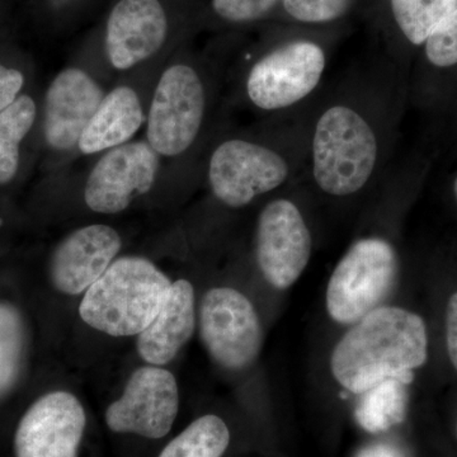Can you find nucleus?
<instances>
[{
	"label": "nucleus",
	"instance_id": "obj_17",
	"mask_svg": "<svg viewBox=\"0 0 457 457\" xmlns=\"http://www.w3.org/2000/svg\"><path fill=\"white\" fill-rule=\"evenodd\" d=\"M145 122L139 96L130 87H117L104 96L93 114L78 147L83 154H97L123 144Z\"/></svg>",
	"mask_w": 457,
	"mask_h": 457
},
{
	"label": "nucleus",
	"instance_id": "obj_2",
	"mask_svg": "<svg viewBox=\"0 0 457 457\" xmlns=\"http://www.w3.org/2000/svg\"><path fill=\"white\" fill-rule=\"evenodd\" d=\"M170 279L152 261L116 258L83 295L79 315L87 326L111 337L139 336L167 299Z\"/></svg>",
	"mask_w": 457,
	"mask_h": 457
},
{
	"label": "nucleus",
	"instance_id": "obj_7",
	"mask_svg": "<svg viewBox=\"0 0 457 457\" xmlns=\"http://www.w3.org/2000/svg\"><path fill=\"white\" fill-rule=\"evenodd\" d=\"M288 165L269 147L246 140H228L216 147L209 164L210 186L215 197L240 209L255 197L284 185Z\"/></svg>",
	"mask_w": 457,
	"mask_h": 457
},
{
	"label": "nucleus",
	"instance_id": "obj_9",
	"mask_svg": "<svg viewBox=\"0 0 457 457\" xmlns=\"http://www.w3.org/2000/svg\"><path fill=\"white\" fill-rule=\"evenodd\" d=\"M179 389L170 371L159 366L135 370L122 395L107 408L106 425L114 433L163 438L179 416Z\"/></svg>",
	"mask_w": 457,
	"mask_h": 457
},
{
	"label": "nucleus",
	"instance_id": "obj_22",
	"mask_svg": "<svg viewBox=\"0 0 457 457\" xmlns=\"http://www.w3.org/2000/svg\"><path fill=\"white\" fill-rule=\"evenodd\" d=\"M25 324L13 305L0 303V398L11 392L22 369Z\"/></svg>",
	"mask_w": 457,
	"mask_h": 457
},
{
	"label": "nucleus",
	"instance_id": "obj_8",
	"mask_svg": "<svg viewBox=\"0 0 457 457\" xmlns=\"http://www.w3.org/2000/svg\"><path fill=\"white\" fill-rule=\"evenodd\" d=\"M326 69V55L311 41L290 42L255 62L246 80L252 104L261 110L293 106L311 95Z\"/></svg>",
	"mask_w": 457,
	"mask_h": 457
},
{
	"label": "nucleus",
	"instance_id": "obj_3",
	"mask_svg": "<svg viewBox=\"0 0 457 457\" xmlns=\"http://www.w3.org/2000/svg\"><path fill=\"white\" fill-rule=\"evenodd\" d=\"M378 161V140L369 122L350 107L321 114L312 139V174L330 196H350L365 187Z\"/></svg>",
	"mask_w": 457,
	"mask_h": 457
},
{
	"label": "nucleus",
	"instance_id": "obj_10",
	"mask_svg": "<svg viewBox=\"0 0 457 457\" xmlns=\"http://www.w3.org/2000/svg\"><path fill=\"white\" fill-rule=\"evenodd\" d=\"M159 154L147 141H135L107 150L97 162L84 188L92 212L114 215L154 187Z\"/></svg>",
	"mask_w": 457,
	"mask_h": 457
},
{
	"label": "nucleus",
	"instance_id": "obj_13",
	"mask_svg": "<svg viewBox=\"0 0 457 457\" xmlns=\"http://www.w3.org/2000/svg\"><path fill=\"white\" fill-rule=\"evenodd\" d=\"M122 248L117 230L104 224L77 228L54 251L50 278L57 291L82 295L102 278Z\"/></svg>",
	"mask_w": 457,
	"mask_h": 457
},
{
	"label": "nucleus",
	"instance_id": "obj_26",
	"mask_svg": "<svg viewBox=\"0 0 457 457\" xmlns=\"http://www.w3.org/2000/svg\"><path fill=\"white\" fill-rule=\"evenodd\" d=\"M23 83L25 78L21 71L0 65V112L16 101Z\"/></svg>",
	"mask_w": 457,
	"mask_h": 457
},
{
	"label": "nucleus",
	"instance_id": "obj_29",
	"mask_svg": "<svg viewBox=\"0 0 457 457\" xmlns=\"http://www.w3.org/2000/svg\"><path fill=\"white\" fill-rule=\"evenodd\" d=\"M453 192H455V197H456V201H457V177L455 179V185H453Z\"/></svg>",
	"mask_w": 457,
	"mask_h": 457
},
{
	"label": "nucleus",
	"instance_id": "obj_14",
	"mask_svg": "<svg viewBox=\"0 0 457 457\" xmlns=\"http://www.w3.org/2000/svg\"><path fill=\"white\" fill-rule=\"evenodd\" d=\"M104 96V89L82 69L69 68L57 74L45 102L44 132L47 144L60 152L78 146Z\"/></svg>",
	"mask_w": 457,
	"mask_h": 457
},
{
	"label": "nucleus",
	"instance_id": "obj_11",
	"mask_svg": "<svg viewBox=\"0 0 457 457\" xmlns=\"http://www.w3.org/2000/svg\"><path fill=\"white\" fill-rule=\"evenodd\" d=\"M312 251L311 230L296 204L272 201L258 219L255 252L263 278L278 290L291 287L303 275Z\"/></svg>",
	"mask_w": 457,
	"mask_h": 457
},
{
	"label": "nucleus",
	"instance_id": "obj_12",
	"mask_svg": "<svg viewBox=\"0 0 457 457\" xmlns=\"http://www.w3.org/2000/svg\"><path fill=\"white\" fill-rule=\"evenodd\" d=\"M86 425V411L74 394H46L33 403L18 425L16 456L78 457Z\"/></svg>",
	"mask_w": 457,
	"mask_h": 457
},
{
	"label": "nucleus",
	"instance_id": "obj_6",
	"mask_svg": "<svg viewBox=\"0 0 457 457\" xmlns=\"http://www.w3.org/2000/svg\"><path fill=\"white\" fill-rule=\"evenodd\" d=\"M204 104L196 71L185 64L170 66L156 84L147 116V143L159 155L183 154L200 132Z\"/></svg>",
	"mask_w": 457,
	"mask_h": 457
},
{
	"label": "nucleus",
	"instance_id": "obj_15",
	"mask_svg": "<svg viewBox=\"0 0 457 457\" xmlns=\"http://www.w3.org/2000/svg\"><path fill=\"white\" fill-rule=\"evenodd\" d=\"M167 14L159 0H120L108 18L106 54L113 68L129 71L163 46Z\"/></svg>",
	"mask_w": 457,
	"mask_h": 457
},
{
	"label": "nucleus",
	"instance_id": "obj_25",
	"mask_svg": "<svg viewBox=\"0 0 457 457\" xmlns=\"http://www.w3.org/2000/svg\"><path fill=\"white\" fill-rule=\"evenodd\" d=\"M278 0H212L216 13L230 22H249L269 13Z\"/></svg>",
	"mask_w": 457,
	"mask_h": 457
},
{
	"label": "nucleus",
	"instance_id": "obj_16",
	"mask_svg": "<svg viewBox=\"0 0 457 457\" xmlns=\"http://www.w3.org/2000/svg\"><path fill=\"white\" fill-rule=\"evenodd\" d=\"M195 288L187 279L171 282L170 294L145 330L137 336V351L144 362L164 366L176 359L196 328Z\"/></svg>",
	"mask_w": 457,
	"mask_h": 457
},
{
	"label": "nucleus",
	"instance_id": "obj_19",
	"mask_svg": "<svg viewBox=\"0 0 457 457\" xmlns=\"http://www.w3.org/2000/svg\"><path fill=\"white\" fill-rule=\"evenodd\" d=\"M36 104L29 96H21L0 112V185L14 179L20 165V145L33 126Z\"/></svg>",
	"mask_w": 457,
	"mask_h": 457
},
{
	"label": "nucleus",
	"instance_id": "obj_20",
	"mask_svg": "<svg viewBox=\"0 0 457 457\" xmlns=\"http://www.w3.org/2000/svg\"><path fill=\"white\" fill-rule=\"evenodd\" d=\"M228 444L227 423L220 417L207 414L173 438L159 457H221Z\"/></svg>",
	"mask_w": 457,
	"mask_h": 457
},
{
	"label": "nucleus",
	"instance_id": "obj_30",
	"mask_svg": "<svg viewBox=\"0 0 457 457\" xmlns=\"http://www.w3.org/2000/svg\"><path fill=\"white\" fill-rule=\"evenodd\" d=\"M456 431H457V425H456Z\"/></svg>",
	"mask_w": 457,
	"mask_h": 457
},
{
	"label": "nucleus",
	"instance_id": "obj_5",
	"mask_svg": "<svg viewBox=\"0 0 457 457\" xmlns=\"http://www.w3.org/2000/svg\"><path fill=\"white\" fill-rule=\"evenodd\" d=\"M201 341L212 359L228 371H242L257 360L263 342L258 312L245 294L213 287L198 312Z\"/></svg>",
	"mask_w": 457,
	"mask_h": 457
},
{
	"label": "nucleus",
	"instance_id": "obj_1",
	"mask_svg": "<svg viewBox=\"0 0 457 457\" xmlns=\"http://www.w3.org/2000/svg\"><path fill=\"white\" fill-rule=\"evenodd\" d=\"M427 356L428 337L423 319L405 309L380 306L339 339L330 370L348 392L363 394L389 378L411 383L413 370L425 365Z\"/></svg>",
	"mask_w": 457,
	"mask_h": 457
},
{
	"label": "nucleus",
	"instance_id": "obj_4",
	"mask_svg": "<svg viewBox=\"0 0 457 457\" xmlns=\"http://www.w3.org/2000/svg\"><path fill=\"white\" fill-rule=\"evenodd\" d=\"M398 275L393 246L380 237L354 243L343 255L327 287V311L339 324H354L380 308Z\"/></svg>",
	"mask_w": 457,
	"mask_h": 457
},
{
	"label": "nucleus",
	"instance_id": "obj_24",
	"mask_svg": "<svg viewBox=\"0 0 457 457\" xmlns=\"http://www.w3.org/2000/svg\"><path fill=\"white\" fill-rule=\"evenodd\" d=\"M352 0H282L286 12L305 23H324L342 16Z\"/></svg>",
	"mask_w": 457,
	"mask_h": 457
},
{
	"label": "nucleus",
	"instance_id": "obj_21",
	"mask_svg": "<svg viewBox=\"0 0 457 457\" xmlns=\"http://www.w3.org/2000/svg\"><path fill=\"white\" fill-rule=\"evenodd\" d=\"M394 18L411 44L420 45L457 9V0H390Z\"/></svg>",
	"mask_w": 457,
	"mask_h": 457
},
{
	"label": "nucleus",
	"instance_id": "obj_18",
	"mask_svg": "<svg viewBox=\"0 0 457 457\" xmlns=\"http://www.w3.org/2000/svg\"><path fill=\"white\" fill-rule=\"evenodd\" d=\"M404 383L389 378L365 392L356 411L357 422L366 431L384 432L399 425L407 414Z\"/></svg>",
	"mask_w": 457,
	"mask_h": 457
},
{
	"label": "nucleus",
	"instance_id": "obj_28",
	"mask_svg": "<svg viewBox=\"0 0 457 457\" xmlns=\"http://www.w3.org/2000/svg\"><path fill=\"white\" fill-rule=\"evenodd\" d=\"M357 457H402L398 450L385 444L371 445L360 451Z\"/></svg>",
	"mask_w": 457,
	"mask_h": 457
},
{
	"label": "nucleus",
	"instance_id": "obj_23",
	"mask_svg": "<svg viewBox=\"0 0 457 457\" xmlns=\"http://www.w3.org/2000/svg\"><path fill=\"white\" fill-rule=\"evenodd\" d=\"M426 55L441 68L457 64V9L427 38Z\"/></svg>",
	"mask_w": 457,
	"mask_h": 457
},
{
	"label": "nucleus",
	"instance_id": "obj_27",
	"mask_svg": "<svg viewBox=\"0 0 457 457\" xmlns=\"http://www.w3.org/2000/svg\"><path fill=\"white\" fill-rule=\"evenodd\" d=\"M447 352L457 371V293L450 297L446 309Z\"/></svg>",
	"mask_w": 457,
	"mask_h": 457
}]
</instances>
